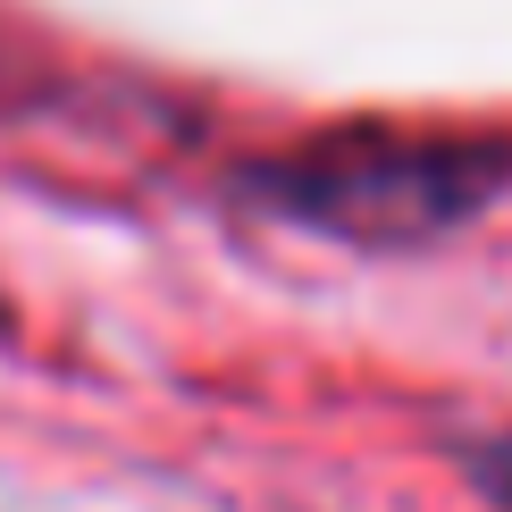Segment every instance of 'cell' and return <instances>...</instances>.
I'll list each match as a JSON object with an SVG mask.
<instances>
[{
	"label": "cell",
	"mask_w": 512,
	"mask_h": 512,
	"mask_svg": "<svg viewBox=\"0 0 512 512\" xmlns=\"http://www.w3.org/2000/svg\"><path fill=\"white\" fill-rule=\"evenodd\" d=\"M261 194L277 210L311 227H336V236H361V244H403V236H429V227L462 219L487 177L479 160L445 152V143H395V135H336V143H311L303 160L286 168H261Z\"/></svg>",
	"instance_id": "6da1fadb"
},
{
	"label": "cell",
	"mask_w": 512,
	"mask_h": 512,
	"mask_svg": "<svg viewBox=\"0 0 512 512\" xmlns=\"http://www.w3.org/2000/svg\"><path fill=\"white\" fill-rule=\"evenodd\" d=\"M471 479H479V496L496 504V512H512V437L471 445Z\"/></svg>",
	"instance_id": "7a4b0ae2"
}]
</instances>
